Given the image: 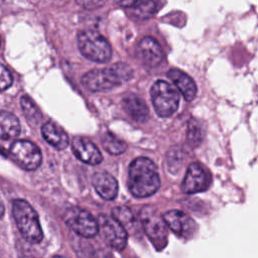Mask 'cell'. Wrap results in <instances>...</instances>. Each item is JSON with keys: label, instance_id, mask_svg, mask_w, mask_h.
<instances>
[{"label": "cell", "instance_id": "obj_22", "mask_svg": "<svg viewBox=\"0 0 258 258\" xmlns=\"http://www.w3.org/2000/svg\"><path fill=\"white\" fill-rule=\"evenodd\" d=\"M102 145L107 152L113 155L121 154L127 148V144L111 132H106L102 136Z\"/></svg>", "mask_w": 258, "mask_h": 258}, {"label": "cell", "instance_id": "obj_15", "mask_svg": "<svg viewBox=\"0 0 258 258\" xmlns=\"http://www.w3.org/2000/svg\"><path fill=\"white\" fill-rule=\"evenodd\" d=\"M167 77L172 81L186 101H191L197 95V86L194 80L184 72L178 69H170Z\"/></svg>", "mask_w": 258, "mask_h": 258}, {"label": "cell", "instance_id": "obj_21", "mask_svg": "<svg viewBox=\"0 0 258 258\" xmlns=\"http://www.w3.org/2000/svg\"><path fill=\"white\" fill-rule=\"evenodd\" d=\"M112 216L125 228L126 232L133 234L134 230H137V223L134 219L132 212L126 207L115 208L112 212Z\"/></svg>", "mask_w": 258, "mask_h": 258}, {"label": "cell", "instance_id": "obj_6", "mask_svg": "<svg viewBox=\"0 0 258 258\" xmlns=\"http://www.w3.org/2000/svg\"><path fill=\"white\" fill-rule=\"evenodd\" d=\"M153 108L158 116L169 117L178 108L179 95L177 91L167 82L156 81L150 90Z\"/></svg>", "mask_w": 258, "mask_h": 258}, {"label": "cell", "instance_id": "obj_29", "mask_svg": "<svg viewBox=\"0 0 258 258\" xmlns=\"http://www.w3.org/2000/svg\"><path fill=\"white\" fill-rule=\"evenodd\" d=\"M54 258H64V257H62V256H55Z\"/></svg>", "mask_w": 258, "mask_h": 258}, {"label": "cell", "instance_id": "obj_26", "mask_svg": "<svg viewBox=\"0 0 258 258\" xmlns=\"http://www.w3.org/2000/svg\"><path fill=\"white\" fill-rule=\"evenodd\" d=\"M77 3L86 9L99 8L105 4L107 0H76Z\"/></svg>", "mask_w": 258, "mask_h": 258}, {"label": "cell", "instance_id": "obj_3", "mask_svg": "<svg viewBox=\"0 0 258 258\" xmlns=\"http://www.w3.org/2000/svg\"><path fill=\"white\" fill-rule=\"evenodd\" d=\"M12 213L22 237L30 243H39L43 234L35 210L24 200H14Z\"/></svg>", "mask_w": 258, "mask_h": 258}, {"label": "cell", "instance_id": "obj_2", "mask_svg": "<svg viewBox=\"0 0 258 258\" xmlns=\"http://www.w3.org/2000/svg\"><path fill=\"white\" fill-rule=\"evenodd\" d=\"M133 70L124 62H117L108 68L94 69L82 77V84L92 92L111 90L129 81Z\"/></svg>", "mask_w": 258, "mask_h": 258}, {"label": "cell", "instance_id": "obj_9", "mask_svg": "<svg viewBox=\"0 0 258 258\" xmlns=\"http://www.w3.org/2000/svg\"><path fill=\"white\" fill-rule=\"evenodd\" d=\"M99 231L105 242L115 250H122L127 243V232L125 228L113 217L100 215L98 217Z\"/></svg>", "mask_w": 258, "mask_h": 258}, {"label": "cell", "instance_id": "obj_5", "mask_svg": "<svg viewBox=\"0 0 258 258\" xmlns=\"http://www.w3.org/2000/svg\"><path fill=\"white\" fill-rule=\"evenodd\" d=\"M141 226L158 250L163 249L167 243V225L163 217L152 206H144L140 211Z\"/></svg>", "mask_w": 258, "mask_h": 258}, {"label": "cell", "instance_id": "obj_10", "mask_svg": "<svg viewBox=\"0 0 258 258\" xmlns=\"http://www.w3.org/2000/svg\"><path fill=\"white\" fill-rule=\"evenodd\" d=\"M212 183V175L209 169L200 162H192L186 169L181 183L184 194H197L207 190Z\"/></svg>", "mask_w": 258, "mask_h": 258}, {"label": "cell", "instance_id": "obj_16", "mask_svg": "<svg viewBox=\"0 0 258 258\" xmlns=\"http://www.w3.org/2000/svg\"><path fill=\"white\" fill-rule=\"evenodd\" d=\"M41 134L45 141L57 150H62L69 145V137L66 131L54 122L48 121L41 127Z\"/></svg>", "mask_w": 258, "mask_h": 258}, {"label": "cell", "instance_id": "obj_13", "mask_svg": "<svg viewBox=\"0 0 258 258\" xmlns=\"http://www.w3.org/2000/svg\"><path fill=\"white\" fill-rule=\"evenodd\" d=\"M139 59L147 67L154 68L163 59V51L159 43L150 36L143 37L137 44L136 48Z\"/></svg>", "mask_w": 258, "mask_h": 258}, {"label": "cell", "instance_id": "obj_4", "mask_svg": "<svg viewBox=\"0 0 258 258\" xmlns=\"http://www.w3.org/2000/svg\"><path fill=\"white\" fill-rule=\"evenodd\" d=\"M77 39L81 53L88 59L95 62H107L111 58V45L101 33L85 29L78 33Z\"/></svg>", "mask_w": 258, "mask_h": 258}, {"label": "cell", "instance_id": "obj_19", "mask_svg": "<svg viewBox=\"0 0 258 258\" xmlns=\"http://www.w3.org/2000/svg\"><path fill=\"white\" fill-rule=\"evenodd\" d=\"M20 105L23 111V114L26 118V120L31 125H38L41 121L42 115L39 110V108L36 106V104L31 100V98L27 95H23L20 99Z\"/></svg>", "mask_w": 258, "mask_h": 258}, {"label": "cell", "instance_id": "obj_25", "mask_svg": "<svg viewBox=\"0 0 258 258\" xmlns=\"http://www.w3.org/2000/svg\"><path fill=\"white\" fill-rule=\"evenodd\" d=\"M13 82V78L8 69L0 63V91L8 89Z\"/></svg>", "mask_w": 258, "mask_h": 258}, {"label": "cell", "instance_id": "obj_7", "mask_svg": "<svg viewBox=\"0 0 258 258\" xmlns=\"http://www.w3.org/2000/svg\"><path fill=\"white\" fill-rule=\"evenodd\" d=\"M63 221L74 232L86 238H92L99 232L98 221L89 212L77 207L64 212Z\"/></svg>", "mask_w": 258, "mask_h": 258}, {"label": "cell", "instance_id": "obj_12", "mask_svg": "<svg viewBox=\"0 0 258 258\" xmlns=\"http://www.w3.org/2000/svg\"><path fill=\"white\" fill-rule=\"evenodd\" d=\"M72 150L79 160L87 164L97 165L103 160V156L98 147L86 137H75L72 142Z\"/></svg>", "mask_w": 258, "mask_h": 258}, {"label": "cell", "instance_id": "obj_11", "mask_svg": "<svg viewBox=\"0 0 258 258\" xmlns=\"http://www.w3.org/2000/svg\"><path fill=\"white\" fill-rule=\"evenodd\" d=\"M163 219L169 228L178 238L190 239L197 232V224L184 212L179 210L167 211Z\"/></svg>", "mask_w": 258, "mask_h": 258}, {"label": "cell", "instance_id": "obj_18", "mask_svg": "<svg viewBox=\"0 0 258 258\" xmlns=\"http://www.w3.org/2000/svg\"><path fill=\"white\" fill-rule=\"evenodd\" d=\"M19 133L20 123L18 118L11 112L0 110V139H13Z\"/></svg>", "mask_w": 258, "mask_h": 258}, {"label": "cell", "instance_id": "obj_23", "mask_svg": "<svg viewBox=\"0 0 258 258\" xmlns=\"http://www.w3.org/2000/svg\"><path fill=\"white\" fill-rule=\"evenodd\" d=\"M156 11V4L152 0H143L136 2L131 6V16L137 20H145Z\"/></svg>", "mask_w": 258, "mask_h": 258}, {"label": "cell", "instance_id": "obj_1", "mask_svg": "<svg viewBox=\"0 0 258 258\" xmlns=\"http://www.w3.org/2000/svg\"><path fill=\"white\" fill-rule=\"evenodd\" d=\"M160 186V178L155 163L147 157H137L129 165L128 187L136 198L154 195Z\"/></svg>", "mask_w": 258, "mask_h": 258}, {"label": "cell", "instance_id": "obj_14", "mask_svg": "<svg viewBox=\"0 0 258 258\" xmlns=\"http://www.w3.org/2000/svg\"><path fill=\"white\" fill-rule=\"evenodd\" d=\"M97 194L106 201H112L118 194V182L113 175L106 171H98L92 178Z\"/></svg>", "mask_w": 258, "mask_h": 258}, {"label": "cell", "instance_id": "obj_17", "mask_svg": "<svg viewBox=\"0 0 258 258\" xmlns=\"http://www.w3.org/2000/svg\"><path fill=\"white\" fill-rule=\"evenodd\" d=\"M123 106L126 113L131 119L137 122H144L147 120L149 111L145 102L136 94L129 93L123 98Z\"/></svg>", "mask_w": 258, "mask_h": 258}, {"label": "cell", "instance_id": "obj_8", "mask_svg": "<svg viewBox=\"0 0 258 258\" xmlns=\"http://www.w3.org/2000/svg\"><path fill=\"white\" fill-rule=\"evenodd\" d=\"M12 159L26 170H34L41 163L39 148L28 140H16L9 149Z\"/></svg>", "mask_w": 258, "mask_h": 258}, {"label": "cell", "instance_id": "obj_28", "mask_svg": "<svg viewBox=\"0 0 258 258\" xmlns=\"http://www.w3.org/2000/svg\"><path fill=\"white\" fill-rule=\"evenodd\" d=\"M4 212H5V208H4V204H3V201L0 197V219L3 217L4 215Z\"/></svg>", "mask_w": 258, "mask_h": 258}, {"label": "cell", "instance_id": "obj_24", "mask_svg": "<svg viewBox=\"0 0 258 258\" xmlns=\"http://www.w3.org/2000/svg\"><path fill=\"white\" fill-rule=\"evenodd\" d=\"M183 161V151L179 146L171 147L166 155V163L168 169L172 173H176Z\"/></svg>", "mask_w": 258, "mask_h": 258}, {"label": "cell", "instance_id": "obj_27", "mask_svg": "<svg viewBox=\"0 0 258 258\" xmlns=\"http://www.w3.org/2000/svg\"><path fill=\"white\" fill-rule=\"evenodd\" d=\"M114 1L117 4H119L120 6H123V7H131L136 2H138V0H114Z\"/></svg>", "mask_w": 258, "mask_h": 258}, {"label": "cell", "instance_id": "obj_20", "mask_svg": "<svg viewBox=\"0 0 258 258\" xmlns=\"http://www.w3.org/2000/svg\"><path fill=\"white\" fill-rule=\"evenodd\" d=\"M205 128L203 124L196 118L188 120L186 128V141L192 147L199 146L205 138Z\"/></svg>", "mask_w": 258, "mask_h": 258}]
</instances>
